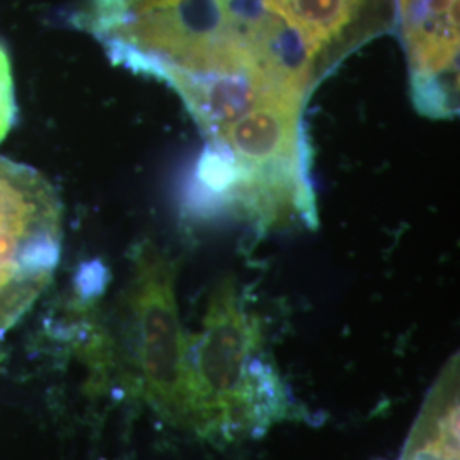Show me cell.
Listing matches in <instances>:
<instances>
[{"mask_svg": "<svg viewBox=\"0 0 460 460\" xmlns=\"http://www.w3.org/2000/svg\"><path fill=\"white\" fill-rule=\"evenodd\" d=\"M287 11L288 0H84L75 21L115 64L157 79L178 70L307 85L321 66Z\"/></svg>", "mask_w": 460, "mask_h": 460, "instance_id": "obj_1", "label": "cell"}, {"mask_svg": "<svg viewBox=\"0 0 460 460\" xmlns=\"http://www.w3.org/2000/svg\"><path fill=\"white\" fill-rule=\"evenodd\" d=\"M191 368L205 438L234 440L290 416L288 393L264 360L263 324L234 279L210 296L203 331L191 340Z\"/></svg>", "mask_w": 460, "mask_h": 460, "instance_id": "obj_2", "label": "cell"}, {"mask_svg": "<svg viewBox=\"0 0 460 460\" xmlns=\"http://www.w3.org/2000/svg\"><path fill=\"white\" fill-rule=\"evenodd\" d=\"M127 307L132 324L137 394L172 427L203 435L191 340L182 331L174 268L150 243L133 252Z\"/></svg>", "mask_w": 460, "mask_h": 460, "instance_id": "obj_3", "label": "cell"}, {"mask_svg": "<svg viewBox=\"0 0 460 460\" xmlns=\"http://www.w3.org/2000/svg\"><path fill=\"white\" fill-rule=\"evenodd\" d=\"M62 249V207L43 176L0 157V338L49 287Z\"/></svg>", "mask_w": 460, "mask_h": 460, "instance_id": "obj_4", "label": "cell"}, {"mask_svg": "<svg viewBox=\"0 0 460 460\" xmlns=\"http://www.w3.org/2000/svg\"><path fill=\"white\" fill-rule=\"evenodd\" d=\"M395 19L410 55L418 108L427 115H452L440 79L457 70L459 0H395Z\"/></svg>", "mask_w": 460, "mask_h": 460, "instance_id": "obj_5", "label": "cell"}, {"mask_svg": "<svg viewBox=\"0 0 460 460\" xmlns=\"http://www.w3.org/2000/svg\"><path fill=\"white\" fill-rule=\"evenodd\" d=\"M16 115L13 66L7 49L0 43V142L11 132L16 121Z\"/></svg>", "mask_w": 460, "mask_h": 460, "instance_id": "obj_6", "label": "cell"}, {"mask_svg": "<svg viewBox=\"0 0 460 460\" xmlns=\"http://www.w3.org/2000/svg\"><path fill=\"white\" fill-rule=\"evenodd\" d=\"M399 460H459V447L410 435Z\"/></svg>", "mask_w": 460, "mask_h": 460, "instance_id": "obj_7", "label": "cell"}]
</instances>
